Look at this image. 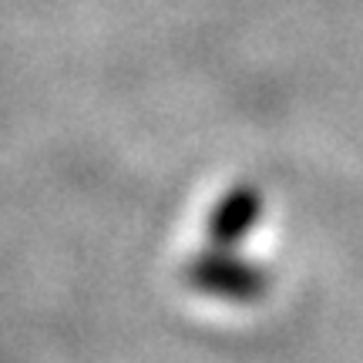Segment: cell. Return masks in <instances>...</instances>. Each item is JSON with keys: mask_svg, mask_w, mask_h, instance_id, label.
<instances>
[{"mask_svg": "<svg viewBox=\"0 0 363 363\" xmlns=\"http://www.w3.org/2000/svg\"><path fill=\"white\" fill-rule=\"evenodd\" d=\"M179 276L192 293L229 306H256L269 296L276 283L272 269L259 259H249L239 249L208 246V242L182 262Z\"/></svg>", "mask_w": 363, "mask_h": 363, "instance_id": "obj_1", "label": "cell"}, {"mask_svg": "<svg viewBox=\"0 0 363 363\" xmlns=\"http://www.w3.org/2000/svg\"><path fill=\"white\" fill-rule=\"evenodd\" d=\"M262 212H266V195L259 185L252 182H235L233 189L212 202L206 216V242L208 246H229L239 249L246 242L252 229L259 225Z\"/></svg>", "mask_w": 363, "mask_h": 363, "instance_id": "obj_2", "label": "cell"}]
</instances>
